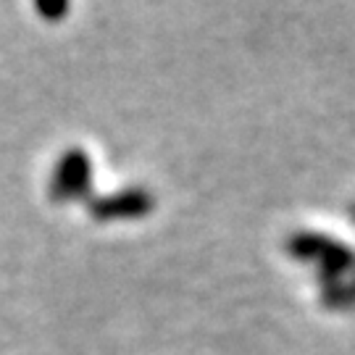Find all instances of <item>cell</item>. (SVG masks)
Returning <instances> with one entry per match:
<instances>
[{
  "label": "cell",
  "instance_id": "1",
  "mask_svg": "<svg viewBox=\"0 0 355 355\" xmlns=\"http://www.w3.org/2000/svg\"><path fill=\"white\" fill-rule=\"evenodd\" d=\"M287 253L297 261L313 263L318 268L321 287H331L337 282L355 274V250L345 242L334 240L321 232H295L287 240Z\"/></svg>",
  "mask_w": 355,
  "mask_h": 355
},
{
  "label": "cell",
  "instance_id": "2",
  "mask_svg": "<svg viewBox=\"0 0 355 355\" xmlns=\"http://www.w3.org/2000/svg\"><path fill=\"white\" fill-rule=\"evenodd\" d=\"M89 182H92V161L85 150L71 148L66 150L53 171L51 179V198L53 200H76L87 195Z\"/></svg>",
  "mask_w": 355,
  "mask_h": 355
},
{
  "label": "cell",
  "instance_id": "3",
  "mask_svg": "<svg viewBox=\"0 0 355 355\" xmlns=\"http://www.w3.org/2000/svg\"><path fill=\"white\" fill-rule=\"evenodd\" d=\"M153 195L148 190H124L116 195H105L89 203V214L98 221H114V218H140L153 211Z\"/></svg>",
  "mask_w": 355,
  "mask_h": 355
},
{
  "label": "cell",
  "instance_id": "4",
  "mask_svg": "<svg viewBox=\"0 0 355 355\" xmlns=\"http://www.w3.org/2000/svg\"><path fill=\"white\" fill-rule=\"evenodd\" d=\"M321 303L329 311H347L355 305V274L331 287H321Z\"/></svg>",
  "mask_w": 355,
  "mask_h": 355
},
{
  "label": "cell",
  "instance_id": "5",
  "mask_svg": "<svg viewBox=\"0 0 355 355\" xmlns=\"http://www.w3.org/2000/svg\"><path fill=\"white\" fill-rule=\"evenodd\" d=\"M37 13H42V16L51 19V21H55V19H61V16L69 13V6H66V3H61V6H37Z\"/></svg>",
  "mask_w": 355,
  "mask_h": 355
},
{
  "label": "cell",
  "instance_id": "6",
  "mask_svg": "<svg viewBox=\"0 0 355 355\" xmlns=\"http://www.w3.org/2000/svg\"><path fill=\"white\" fill-rule=\"evenodd\" d=\"M350 221H353V224H355V203L350 205Z\"/></svg>",
  "mask_w": 355,
  "mask_h": 355
}]
</instances>
